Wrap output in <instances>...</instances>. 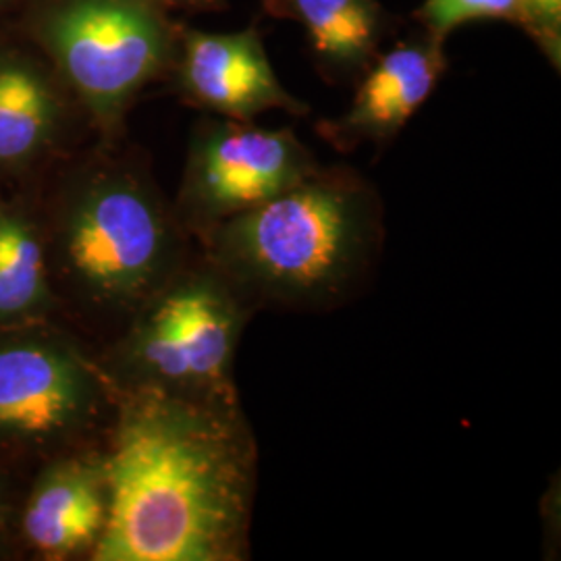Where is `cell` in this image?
I'll return each mask as SVG.
<instances>
[{"mask_svg": "<svg viewBox=\"0 0 561 561\" xmlns=\"http://www.w3.org/2000/svg\"><path fill=\"white\" fill-rule=\"evenodd\" d=\"M268 13L300 21L324 67L358 71L375 57L385 15L377 0H264Z\"/></svg>", "mask_w": 561, "mask_h": 561, "instance_id": "7c38bea8", "label": "cell"}, {"mask_svg": "<svg viewBox=\"0 0 561 561\" xmlns=\"http://www.w3.org/2000/svg\"><path fill=\"white\" fill-rule=\"evenodd\" d=\"M319 169L291 129L217 117L194 129L178 221L196 238L298 185Z\"/></svg>", "mask_w": 561, "mask_h": 561, "instance_id": "8992f818", "label": "cell"}, {"mask_svg": "<svg viewBox=\"0 0 561 561\" xmlns=\"http://www.w3.org/2000/svg\"><path fill=\"white\" fill-rule=\"evenodd\" d=\"M2 526H4V503H2V495H0V539H2Z\"/></svg>", "mask_w": 561, "mask_h": 561, "instance_id": "e0dca14e", "label": "cell"}, {"mask_svg": "<svg viewBox=\"0 0 561 561\" xmlns=\"http://www.w3.org/2000/svg\"><path fill=\"white\" fill-rule=\"evenodd\" d=\"M171 73L185 101L217 117L254 121L266 111L308 113V106L280 85L254 30L231 34L181 30Z\"/></svg>", "mask_w": 561, "mask_h": 561, "instance_id": "ba28073f", "label": "cell"}, {"mask_svg": "<svg viewBox=\"0 0 561 561\" xmlns=\"http://www.w3.org/2000/svg\"><path fill=\"white\" fill-rule=\"evenodd\" d=\"M13 2H18V0H0V9L7 7V4H13Z\"/></svg>", "mask_w": 561, "mask_h": 561, "instance_id": "ac0fdd59", "label": "cell"}, {"mask_svg": "<svg viewBox=\"0 0 561 561\" xmlns=\"http://www.w3.org/2000/svg\"><path fill=\"white\" fill-rule=\"evenodd\" d=\"M108 382L69 343L44 335L0 340V439H67L99 419Z\"/></svg>", "mask_w": 561, "mask_h": 561, "instance_id": "52a82bcc", "label": "cell"}, {"mask_svg": "<svg viewBox=\"0 0 561 561\" xmlns=\"http://www.w3.org/2000/svg\"><path fill=\"white\" fill-rule=\"evenodd\" d=\"M447 69L442 38L405 42L377 60L340 119L322 123L324 140L350 150L364 141L387 144L416 115Z\"/></svg>", "mask_w": 561, "mask_h": 561, "instance_id": "30bf717a", "label": "cell"}, {"mask_svg": "<svg viewBox=\"0 0 561 561\" xmlns=\"http://www.w3.org/2000/svg\"><path fill=\"white\" fill-rule=\"evenodd\" d=\"M21 34L106 141L119 138L141 92L173 71L181 38L152 0H34Z\"/></svg>", "mask_w": 561, "mask_h": 561, "instance_id": "277c9868", "label": "cell"}, {"mask_svg": "<svg viewBox=\"0 0 561 561\" xmlns=\"http://www.w3.org/2000/svg\"><path fill=\"white\" fill-rule=\"evenodd\" d=\"M522 27L535 36L551 62L560 67L561 0H522Z\"/></svg>", "mask_w": 561, "mask_h": 561, "instance_id": "9a60e30c", "label": "cell"}, {"mask_svg": "<svg viewBox=\"0 0 561 561\" xmlns=\"http://www.w3.org/2000/svg\"><path fill=\"white\" fill-rule=\"evenodd\" d=\"M421 20L433 36L443 38L468 21L510 20L522 25L524 9L522 0H426Z\"/></svg>", "mask_w": 561, "mask_h": 561, "instance_id": "5bb4252c", "label": "cell"}, {"mask_svg": "<svg viewBox=\"0 0 561 561\" xmlns=\"http://www.w3.org/2000/svg\"><path fill=\"white\" fill-rule=\"evenodd\" d=\"M377 190L350 169H317L198 240L254 312H329L368 287L385 245Z\"/></svg>", "mask_w": 561, "mask_h": 561, "instance_id": "7a4b0ae2", "label": "cell"}, {"mask_svg": "<svg viewBox=\"0 0 561 561\" xmlns=\"http://www.w3.org/2000/svg\"><path fill=\"white\" fill-rule=\"evenodd\" d=\"M162 7H181V9H219L222 0H152Z\"/></svg>", "mask_w": 561, "mask_h": 561, "instance_id": "2e32d148", "label": "cell"}, {"mask_svg": "<svg viewBox=\"0 0 561 561\" xmlns=\"http://www.w3.org/2000/svg\"><path fill=\"white\" fill-rule=\"evenodd\" d=\"M76 102L23 34H0V173H21L59 146Z\"/></svg>", "mask_w": 561, "mask_h": 561, "instance_id": "9c48e42d", "label": "cell"}, {"mask_svg": "<svg viewBox=\"0 0 561 561\" xmlns=\"http://www.w3.org/2000/svg\"><path fill=\"white\" fill-rule=\"evenodd\" d=\"M185 238L148 171L131 159L102 152L62 185L60 268L96 310L134 317L187 264Z\"/></svg>", "mask_w": 561, "mask_h": 561, "instance_id": "3957f363", "label": "cell"}, {"mask_svg": "<svg viewBox=\"0 0 561 561\" xmlns=\"http://www.w3.org/2000/svg\"><path fill=\"white\" fill-rule=\"evenodd\" d=\"M256 312L202 259L134 312L113 362L119 391L152 389L183 398H236V360Z\"/></svg>", "mask_w": 561, "mask_h": 561, "instance_id": "5b68a950", "label": "cell"}, {"mask_svg": "<svg viewBox=\"0 0 561 561\" xmlns=\"http://www.w3.org/2000/svg\"><path fill=\"white\" fill-rule=\"evenodd\" d=\"M48 301L44 248L36 225L0 202V322L36 314Z\"/></svg>", "mask_w": 561, "mask_h": 561, "instance_id": "4fadbf2b", "label": "cell"}, {"mask_svg": "<svg viewBox=\"0 0 561 561\" xmlns=\"http://www.w3.org/2000/svg\"><path fill=\"white\" fill-rule=\"evenodd\" d=\"M104 466L108 520L92 560L250 558L259 445L240 396L121 391Z\"/></svg>", "mask_w": 561, "mask_h": 561, "instance_id": "6da1fadb", "label": "cell"}, {"mask_svg": "<svg viewBox=\"0 0 561 561\" xmlns=\"http://www.w3.org/2000/svg\"><path fill=\"white\" fill-rule=\"evenodd\" d=\"M108 520V479L102 458L48 466L23 512V535L50 560L94 553Z\"/></svg>", "mask_w": 561, "mask_h": 561, "instance_id": "8fae6325", "label": "cell"}]
</instances>
